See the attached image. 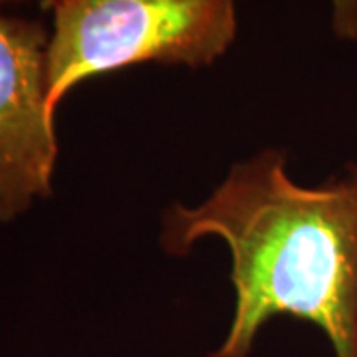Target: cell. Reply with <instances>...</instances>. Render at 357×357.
<instances>
[{
    "mask_svg": "<svg viewBox=\"0 0 357 357\" xmlns=\"http://www.w3.org/2000/svg\"><path fill=\"white\" fill-rule=\"evenodd\" d=\"M217 236L232 256L234 316L211 357H248L268 319L318 326L335 357H357V165L324 187H300L280 151L236 163L195 208L171 206L161 246L185 256Z\"/></svg>",
    "mask_w": 357,
    "mask_h": 357,
    "instance_id": "cell-1",
    "label": "cell"
},
{
    "mask_svg": "<svg viewBox=\"0 0 357 357\" xmlns=\"http://www.w3.org/2000/svg\"><path fill=\"white\" fill-rule=\"evenodd\" d=\"M48 102L56 114L70 89L129 66L203 68L236 36V0H48Z\"/></svg>",
    "mask_w": 357,
    "mask_h": 357,
    "instance_id": "cell-2",
    "label": "cell"
},
{
    "mask_svg": "<svg viewBox=\"0 0 357 357\" xmlns=\"http://www.w3.org/2000/svg\"><path fill=\"white\" fill-rule=\"evenodd\" d=\"M48 42L38 20L0 14V222L52 195L56 165Z\"/></svg>",
    "mask_w": 357,
    "mask_h": 357,
    "instance_id": "cell-3",
    "label": "cell"
},
{
    "mask_svg": "<svg viewBox=\"0 0 357 357\" xmlns=\"http://www.w3.org/2000/svg\"><path fill=\"white\" fill-rule=\"evenodd\" d=\"M333 34L342 40H357V0H332Z\"/></svg>",
    "mask_w": 357,
    "mask_h": 357,
    "instance_id": "cell-4",
    "label": "cell"
},
{
    "mask_svg": "<svg viewBox=\"0 0 357 357\" xmlns=\"http://www.w3.org/2000/svg\"><path fill=\"white\" fill-rule=\"evenodd\" d=\"M16 2H28V0H0V6H6V4H16ZM48 2V0H44Z\"/></svg>",
    "mask_w": 357,
    "mask_h": 357,
    "instance_id": "cell-5",
    "label": "cell"
}]
</instances>
